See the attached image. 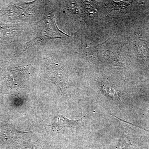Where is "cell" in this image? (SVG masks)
Returning a JSON list of instances; mask_svg holds the SVG:
<instances>
[{
  "instance_id": "6da1fadb",
  "label": "cell",
  "mask_w": 149,
  "mask_h": 149,
  "mask_svg": "<svg viewBox=\"0 0 149 149\" xmlns=\"http://www.w3.org/2000/svg\"><path fill=\"white\" fill-rule=\"evenodd\" d=\"M82 118L78 120H70L63 115H59L57 118L56 120L52 125H48L57 131L63 130L77 127Z\"/></svg>"
}]
</instances>
